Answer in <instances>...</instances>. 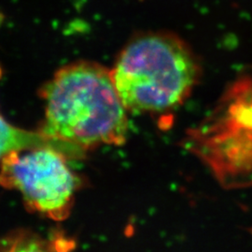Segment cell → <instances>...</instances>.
<instances>
[{
	"label": "cell",
	"instance_id": "277c9868",
	"mask_svg": "<svg viewBox=\"0 0 252 252\" xmlns=\"http://www.w3.org/2000/svg\"><path fill=\"white\" fill-rule=\"evenodd\" d=\"M41 147L54 148L69 156H79L83 153L74 146L46 137L40 132H28L11 126L0 116V165L4 158L12 152H22Z\"/></svg>",
	"mask_w": 252,
	"mask_h": 252
},
{
	"label": "cell",
	"instance_id": "7a4b0ae2",
	"mask_svg": "<svg viewBox=\"0 0 252 252\" xmlns=\"http://www.w3.org/2000/svg\"><path fill=\"white\" fill-rule=\"evenodd\" d=\"M199 73L198 60L189 45L166 31L134 36L111 70L124 106L135 114L179 106L189 95Z\"/></svg>",
	"mask_w": 252,
	"mask_h": 252
},
{
	"label": "cell",
	"instance_id": "6da1fadb",
	"mask_svg": "<svg viewBox=\"0 0 252 252\" xmlns=\"http://www.w3.org/2000/svg\"><path fill=\"white\" fill-rule=\"evenodd\" d=\"M45 121L40 133L81 151L120 146L128 134L127 110L112 79L99 63L78 61L60 68L43 89Z\"/></svg>",
	"mask_w": 252,
	"mask_h": 252
},
{
	"label": "cell",
	"instance_id": "3957f363",
	"mask_svg": "<svg viewBox=\"0 0 252 252\" xmlns=\"http://www.w3.org/2000/svg\"><path fill=\"white\" fill-rule=\"evenodd\" d=\"M0 166V184L19 190L32 211L55 220L69 215L80 183L63 153L51 147L16 151Z\"/></svg>",
	"mask_w": 252,
	"mask_h": 252
}]
</instances>
